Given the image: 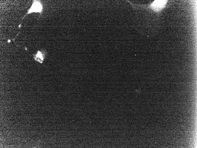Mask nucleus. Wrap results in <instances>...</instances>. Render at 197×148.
<instances>
[{
    "instance_id": "obj_1",
    "label": "nucleus",
    "mask_w": 197,
    "mask_h": 148,
    "mask_svg": "<svg viewBox=\"0 0 197 148\" xmlns=\"http://www.w3.org/2000/svg\"><path fill=\"white\" fill-rule=\"evenodd\" d=\"M166 1H155L152 5V7L155 11H158L162 9Z\"/></svg>"
}]
</instances>
